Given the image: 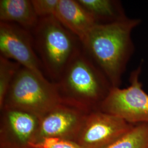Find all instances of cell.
Returning <instances> with one entry per match:
<instances>
[{
    "mask_svg": "<svg viewBox=\"0 0 148 148\" xmlns=\"http://www.w3.org/2000/svg\"><path fill=\"white\" fill-rule=\"evenodd\" d=\"M127 18L109 24H97L81 42L83 50L101 69L114 87H120L127 65L134 52L132 34L140 24Z\"/></svg>",
    "mask_w": 148,
    "mask_h": 148,
    "instance_id": "6da1fadb",
    "label": "cell"
},
{
    "mask_svg": "<svg viewBox=\"0 0 148 148\" xmlns=\"http://www.w3.org/2000/svg\"><path fill=\"white\" fill-rule=\"evenodd\" d=\"M54 83L62 102L87 112L98 110L113 87L82 45Z\"/></svg>",
    "mask_w": 148,
    "mask_h": 148,
    "instance_id": "7a4b0ae2",
    "label": "cell"
},
{
    "mask_svg": "<svg viewBox=\"0 0 148 148\" xmlns=\"http://www.w3.org/2000/svg\"><path fill=\"white\" fill-rule=\"evenodd\" d=\"M30 32L45 74L57 82L81 47V41L54 16L39 18Z\"/></svg>",
    "mask_w": 148,
    "mask_h": 148,
    "instance_id": "3957f363",
    "label": "cell"
},
{
    "mask_svg": "<svg viewBox=\"0 0 148 148\" xmlns=\"http://www.w3.org/2000/svg\"><path fill=\"white\" fill-rule=\"evenodd\" d=\"M60 102L54 82L21 66L11 84L0 110L19 109L41 117Z\"/></svg>",
    "mask_w": 148,
    "mask_h": 148,
    "instance_id": "277c9868",
    "label": "cell"
},
{
    "mask_svg": "<svg viewBox=\"0 0 148 148\" xmlns=\"http://www.w3.org/2000/svg\"><path fill=\"white\" fill-rule=\"evenodd\" d=\"M141 71L140 66L133 71L127 88L113 87L98 110L132 125L148 123V94L140 80Z\"/></svg>",
    "mask_w": 148,
    "mask_h": 148,
    "instance_id": "5b68a950",
    "label": "cell"
},
{
    "mask_svg": "<svg viewBox=\"0 0 148 148\" xmlns=\"http://www.w3.org/2000/svg\"><path fill=\"white\" fill-rule=\"evenodd\" d=\"M134 125L97 110L89 112L75 142L82 148H105L127 133Z\"/></svg>",
    "mask_w": 148,
    "mask_h": 148,
    "instance_id": "8992f818",
    "label": "cell"
},
{
    "mask_svg": "<svg viewBox=\"0 0 148 148\" xmlns=\"http://www.w3.org/2000/svg\"><path fill=\"white\" fill-rule=\"evenodd\" d=\"M0 56L19 64L41 78L47 79L30 31L16 24L0 22Z\"/></svg>",
    "mask_w": 148,
    "mask_h": 148,
    "instance_id": "52a82bcc",
    "label": "cell"
},
{
    "mask_svg": "<svg viewBox=\"0 0 148 148\" xmlns=\"http://www.w3.org/2000/svg\"><path fill=\"white\" fill-rule=\"evenodd\" d=\"M88 113L63 102L59 103L40 117L35 144L47 138L75 141Z\"/></svg>",
    "mask_w": 148,
    "mask_h": 148,
    "instance_id": "ba28073f",
    "label": "cell"
},
{
    "mask_svg": "<svg viewBox=\"0 0 148 148\" xmlns=\"http://www.w3.org/2000/svg\"><path fill=\"white\" fill-rule=\"evenodd\" d=\"M40 117L19 109L1 110L0 148H32L36 142Z\"/></svg>",
    "mask_w": 148,
    "mask_h": 148,
    "instance_id": "9c48e42d",
    "label": "cell"
},
{
    "mask_svg": "<svg viewBox=\"0 0 148 148\" xmlns=\"http://www.w3.org/2000/svg\"><path fill=\"white\" fill-rule=\"evenodd\" d=\"M54 16L81 42L97 24L93 17L77 0H59Z\"/></svg>",
    "mask_w": 148,
    "mask_h": 148,
    "instance_id": "30bf717a",
    "label": "cell"
},
{
    "mask_svg": "<svg viewBox=\"0 0 148 148\" xmlns=\"http://www.w3.org/2000/svg\"><path fill=\"white\" fill-rule=\"evenodd\" d=\"M38 19L32 0L0 1V22L16 24L30 31Z\"/></svg>",
    "mask_w": 148,
    "mask_h": 148,
    "instance_id": "8fae6325",
    "label": "cell"
},
{
    "mask_svg": "<svg viewBox=\"0 0 148 148\" xmlns=\"http://www.w3.org/2000/svg\"><path fill=\"white\" fill-rule=\"evenodd\" d=\"M97 24L121 21L127 16L121 2L116 0H77Z\"/></svg>",
    "mask_w": 148,
    "mask_h": 148,
    "instance_id": "7c38bea8",
    "label": "cell"
},
{
    "mask_svg": "<svg viewBox=\"0 0 148 148\" xmlns=\"http://www.w3.org/2000/svg\"><path fill=\"white\" fill-rule=\"evenodd\" d=\"M105 148H148V123L133 125L127 133Z\"/></svg>",
    "mask_w": 148,
    "mask_h": 148,
    "instance_id": "4fadbf2b",
    "label": "cell"
},
{
    "mask_svg": "<svg viewBox=\"0 0 148 148\" xmlns=\"http://www.w3.org/2000/svg\"><path fill=\"white\" fill-rule=\"evenodd\" d=\"M21 67L19 64L0 56V109L12 81Z\"/></svg>",
    "mask_w": 148,
    "mask_h": 148,
    "instance_id": "5bb4252c",
    "label": "cell"
},
{
    "mask_svg": "<svg viewBox=\"0 0 148 148\" xmlns=\"http://www.w3.org/2000/svg\"><path fill=\"white\" fill-rule=\"evenodd\" d=\"M34 11L38 18L54 16L59 0H32Z\"/></svg>",
    "mask_w": 148,
    "mask_h": 148,
    "instance_id": "9a60e30c",
    "label": "cell"
},
{
    "mask_svg": "<svg viewBox=\"0 0 148 148\" xmlns=\"http://www.w3.org/2000/svg\"><path fill=\"white\" fill-rule=\"evenodd\" d=\"M32 148H82L75 141L58 138H47L36 143Z\"/></svg>",
    "mask_w": 148,
    "mask_h": 148,
    "instance_id": "2e32d148",
    "label": "cell"
}]
</instances>
